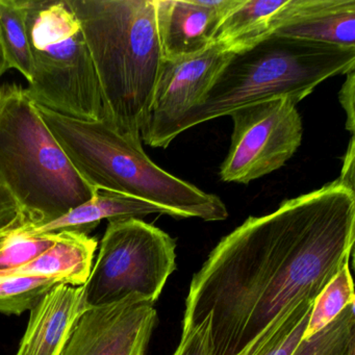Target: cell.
I'll use <instances>...</instances> for the list:
<instances>
[{
    "label": "cell",
    "mask_w": 355,
    "mask_h": 355,
    "mask_svg": "<svg viewBox=\"0 0 355 355\" xmlns=\"http://www.w3.org/2000/svg\"><path fill=\"white\" fill-rule=\"evenodd\" d=\"M354 240L355 192L338 180L249 217L193 276L182 330L209 315L216 354L261 348L349 265Z\"/></svg>",
    "instance_id": "cell-1"
},
{
    "label": "cell",
    "mask_w": 355,
    "mask_h": 355,
    "mask_svg": "<svg viewBox=\"0 0 355 355\" xmlns=\"http://www.w3.org/2000/svg\"><path fill=\"white\" fill-rule=\"evenodd\" d=\"M82 28L103 95L105 118L141 141L165 58L155 0H67Z\"/></svg>",
    "instance_id": "cell-2"
},
{
    "label": "cell",
    "mask_w": 355,
    "mask_h": 355,
    "mask_svg": "<svg viewBox=\"0 0 355 355\" xmlns=\"http://www.w3.org/2000/svg\"><path fill=\"white\" fill-rule=\"evenodd\" d=\"M37 107L80 178L92 188L147 201L172 217L205 221L228 217L220 197L155 165L141 141L118 132L107 118L76 119L39 105Z\"/></svg>",
    "instance_id": "cell-3"
},
{
    "label": "cell",
    "mask_w": 355,
    "mask_h": 355,
    "mask_svg": "<svg viewBox=\"0 0 355 355\" xmlns=\"http://www.w3.org/2000/svg\"><path fill=\"white\" fill-rule=\"evenodd\" d=\"M354 69L355 49L271 35L232 55L200 103L172 124L155 147L167 148L189 128L247 105L282 97L299 103L324 80Z\"/></svg>",
    "instance_id": "cell-4"
},
{
    "label": "cell",
    "mask_w": 355,
    "mask_h": 355,
    "mask_svg": "<svg viewBox=\"0 0 355 355\" xmlns=\"http://www.w3.org/2000/svg\"><path fill=\"white\" fill-rule=\"evenodd\" d=\"M0 182L21 205L30 227L59 219L97 194L17 84L0 87Z\"/></svg>",
    "instance_id": "cell-5"
},
{
    "label": "cell",
    "mask_w": 355,
    "mask_h": 355,
    "mask_svg": "<svg viewBox=\"0 0 355 355\" xmlns=\"http://www.w3.org/2000/svg\"><path fill=\"white\" fill-rule=\"evenodd\" d=\"M24 7L33 62L28 96L67 117L105 118L92 57L67 0H24Z\"/></svg>",
    "instance_id": "cell-6"
},
{
    "label": "cell",
    "mask_w": 355,
    "mask_h": 355,
    "mask_svg": "<svg viewBox=\"0 0 355 355\" xmlns=\"http://www.w3.org/2000/svg\"><path fill=\"white\" fill-rule=\"evenodd\" d=\"M176 243L137 218L109 221L90 276L83 286L87 311L137 295L157 302L176 269Z\"/></svg>",
    "instance_id": "cell-7"
},
{
    "label": "cell",
    "mask_w": 355,
    "mask_h": 355,
    "mask_svg": "<svg viewBox=\"0 0 355 355\" xmlns=\"http://www.w3.org/2000/svg\"><path fill=\"white\" fill-rule=\"evenodd\" d=\"M288 97L241 107L234 122L230 150L220 167L225 182L248 184L284 167L302 142V120Z\"/></svg>",
    "instance_id": "cell-8"
},
{
    "label": "cell",
    "mask_w": 355,
    "mask_h": 355,
    "mask_svg": "<svg viewBox=\"0 0 355 355\" xmlns=\"http://www.w3.org/2000/svg\"><path fill=\"white\" fill-rule=\"evenodd\" d=\"M157 321L155 303L137 295L88 309L61 355H145Z\"/></svg>",
    "instance_id": "cell-9"
},
{
    "label": "cell",
    "mask_w": 355,
    "mask_h": 355,
    "mask_svg": "<svg viewBox=\"0 0 355 355\" xmlns=\"http://www.w3.org/2000/svg\"><path fill=\"white\" fill-rule=\"evenodd\" d=\"M232 55L214 43L197 55L165 60L141 140L157 146L162 135L200 103Z\"/></svg>",
    "instance_id": "cell-10"
},
{
    "label": "cell",
    "mask_w": 355,
    "mask_h": 355,
    "mask_svg": "<svg viewBox=\"0 0 355 355\" xmlns=\"http://www.w3.org/2000/svg\"><path fill=\"white\" fill-rule=\"evenodd\" d=\"M273 35L355 49V0H288Z\"/></svg>",
    "instance_id": "cell-11"
},
{
    "label": "cell",
    "mask_w": 355,
    "mask_h": 355,
    "mask_svg": "<svg viewBox=\"0 0 355 355\" xmlns=\"http://www.w3.org/2000/svg\"><path fill=\"white\" fill-rule=\"evenodd\" d=\"M86 311L83 286H55L31 309L30 322L16 355H61Z\"/></svg>",
    "instance_id": "cell-12"
},
{
    "label": "cell",
    "mask_w": 355,
    "mask_h": 355,
    "mask_svg": "<svg viewBox=\"0 0 355 355\" xmlns=\"http://www.w3.org/2000/svg\"><path fill=\"white\" fill-rule=\"evenodd\" d=\"M155 6L165 60L197 55L214 44L222 17L205 0H155Z\"/></svg>",
    "instance_id": "cell-13"
},
{
    "label": "cell",
    "mask_w": 355,
    "mask_h": 355,
    "mask_svg": "<svg viewBox=\"0 0 355 355\" xmlns=\"http://www.w3.org/2000/svg\"><path fill=\"white\" fill-rule=\"evenodd\" d=\"M151 214L167 215L163 209L147 201L112 191L97 190V194L91 200L78 205L59 219L34 227L24 226L20 228L19 232L26 236L62 232L88 234L105 219L107 221L128 218L139 219Z\"/></svg>",
    "instance_id": "cell-14"
},
{
    "label": "cell",
    "mask_w": 355,
    "mask_h": 355,
    "mask_svg": "<svg viewBox=\"0 0 355 355\" xmlns=\"http://www.w3.org/2000/svg\"><path fill=\"white\" fill-rule=\"evenodd\" d=\"M97 241L78 232H58L55 243L28 265L6 275L40 276L82 286L92 270Z\"/></svg>",
    "instance_id": "cell-15"
},
{
    "label": "cell",
    "mask_w": 355,
    "mask_h": 355,
    "mask_svg": "<svg viewBox=\"0 0 355 355\" xmlns=\"http://www.w3.org/2000/svg\"><path fill=\"white\" fill-rule=\"evenodd\" d=\"M288 0H241L220 22L214 43L226 53L252 49L274 34Z\"/></svg>",
    "instance_id": "cell-16"
},
{
    "label": "cell",
    "mask_w": 355,
    "mask_h": 355,
    "mask_svg": "<svg viewBox=\"0 0 355 355\" xmlns=\"http://www.w3.org/2000/svg\"><path fill=\"white\" fill-rule=\"evenodd\" d=\"M0 43L10 69L32 80L33 62L24 0H0Z\"/></svg>",
    "instance_id": "cell-17"
},
{
    "label": "cell",
    "mask_w": 355,
    "mask_h": 355,
    "mask_svg": "<svg viewBox=\"0 0 355 355\" xmlns=\"http://www.w3.org/2000/svg\"><path fill=\"white\" fill-rule=\"evenodd\" d=\"M293 355H355V303L317 334L303 338Z\"/></svg>",
    "instance_id": "cell-18"
},
{
    "label": "cell",
    "mask_w": 355,
    "mask_h": 355,
    "mask_svg": "<svg viewBox=\"0 0 355 355\" xmlns=\"http://www.w3.org/2000/svg\"><path fill=\"white\" fill-rule=\"evenodd\" d=\"M59 284L58 280L40 276L0 275V313L21 315L31 311Z\"/></svg>",
    "instance_id": "cell-19"
},
{
    "label": "cell",
    "mask_w": 355,
    "mask_h": 355,
    "mask_svg": "<svg viewBox=\"0 0 355 355\" xmlns=\"http://www.w3.org/2000/svg\"><path fill=\"white\" fill-rule=\"evenodd\" d=\"M355 303L354 288L349 265L345 266L338 275L322 291L313 302L309 324L303 338L313 334L330 323L345 307Z\"/></svg>",
    "instance_id": "cell-20"
},
{
    "label": "cell",
    "mask_w": 355,
    "mask_h": 355,
    "mask_svg": "<svg viewBox=\"0 0 355 355\" xmlns=\"http://www.w3.org/2000/svg\"><path fill=\"white\" fill-rule=\"evenodd\" d=\"M315 301H303L286 315L279 327L254 355H293L303 340Z\"/></svg>",
    "instance_id": "cell-21"
},
{
    "label": "cell",
    "mask_w": 355,
    "mask_h": 355,
    "mask_svg": "<svg viewBox=\"0 0 355 355\" xmlns=\"http://www.w3.org/2000/svg\"><path fill=\"white\" fill-rule=\"evenodd\" d=\"M57 234L26 236L16 230L0 249V275H6L36 259L55 243Z\"/></svg>",
    "instance_id": "cell-22"
},
{
    "label": "cell",
    "mask_w": 355,
    "mask_h": 355,
    "mask_svg": "<svg viewBox=\"0 0 355 355\" xmlns=\"http://www.w3.org/2000/svg\"><path fill=\"white\" fill-rule=\"evenodd\" d=\"M173 355H217L209 315L197 325L182 330V340Z\"/></svg>",
    "instance_id": "cell-23"
},
{
    "label": "cell",
    "mask_w": 355,
    "mask_h": 355,
    "mask_svg": "<svg viewBox=\"0 0 355 355\" xmlns=\"http://www.w3.org/2000/svg\"><path fill=\"white\" fill-rule=\"evenodd\" d=\"M28 225V218L11 191L0 182V234Z\"/></svg>",
    "instance_id": "cell-24"
},
{
    "label": "cell",
    "mask_w": 355,
    "mask_h": 355,
    "mask_svg": "<svg viewBox=\"0 0 355 355\" xmlns=\"http://www.w3.org/2000/svg\"><path fill=\"white\" fill-rule=\"evenodd\" d=\"M347 78L344 85L338 92V101L347 116L346 130L354 136L355 116H354V88L355 73L354 70L346 74Z\"/></svg>",
    "instance_id": "cell-25"
},
{
    "label": "cell",
    "mask_w": 355,
    "mask_h": 355,
    "mask_svg": "<svg viewBox=\"0 0 355 355\" xmlns=\"http://www.w3.org/2000/svg\"><path fill=\"white\" fill-rule=\"evenodd\" d=\"M354 153V136H352L351 137L350 143H349L348 149H347L346 153L343 157L342 172H340V176L338 178V180L353 192H355Z\"/></svg>",
    "instance_id": "cell-26"
},
{
    "label": "cell",
    "mask_w": 355,
    "mask_h": 355,
    "mask_svg": "<svg viewBox=\"0 0 355 355\" xmlns=\"http://www.w3.org/2000/svg\"><path fill=\"white\" fill-rule=\"evenodd\" d=\"M9 69V64H8L5 51H3L1 43H0V78H1V76H3V74H5Z\"/></svg>",
    "instance_id": "cell-27"
},
{
    "label": "cell",
    "mask_w": 355,
    "mask_h": 355,
    "mask_svg": "<svg viewBox=\"0 0 355 355\" xmlns=\"http://www.w3.org/2000/svg\"><path fill=\"white\" fill-rule=\"evenodd\" d=\"M16 232V230H15ZM15 232H3V234H0V249L3 248L5 246L6 243L9 240L10 236L14 234Z\"/></svg>",
    "instance_id": "cell-28"
},
{
    "label": "cell",
    "mask_w": 355,
    "mask_h": 355,
    "mask_svg": "<svg viewBox=\"0 0 355 355\" xmlns=\"http://www.w3.org/2000/svg\"><path fill=\"white\" fill-rule=\"evenodd\" d=\"M249 348L247 347V348H245L244 350L242 351V352L239 353L238 355H248L249 354Z\"/></svg>",
    "instance_id": "cell-29"
}]
</instances>
